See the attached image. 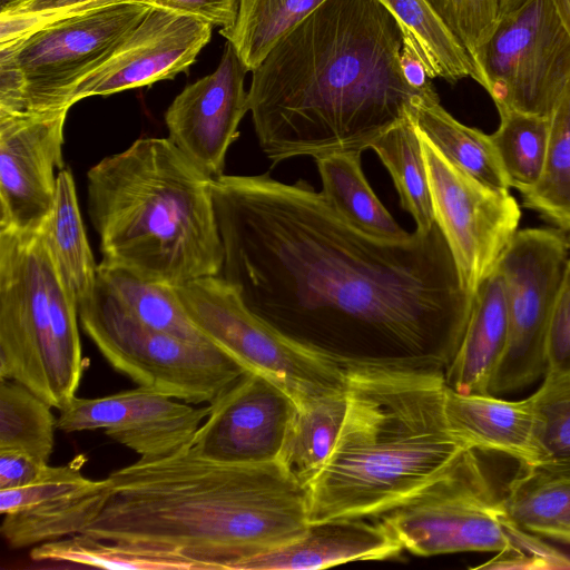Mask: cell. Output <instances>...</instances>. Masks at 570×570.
<instances>
[{
	"mask_svg": "<svg viewBox=\"0 0 570 570\" xmlns=\"http://www.w3.org/2000/svg\"><path fill=\"white\" fill-rule=\"evenodd\" d=\"M212 194L219 276L274 330L338 356L342 348L390 351L450 363L472 295L436 223L404 240L376 238L307 181L268 174H223Z\"/></svg>",
	"mask_w": 570,
	"mask_h": 570,
	"instance_id": "6da1fadb",
	"label": "cell"
},
{
	"mask_svg": "<svg viewBox=\"0 0 570 570\" xmlns=\"http://www.w3.org/2000/svg\"><path fill=\"white\" fill-rule=\"evenodd\" d=\"M404 29L380 0H325L252 71L248 105L275 165L370 149L420 92L403 77Z\"/></svg>",
	"mask_w": 570,
	"mask_h": 570,
	"instance_id": "7a4b0ae2",
	"label": "cell"
},
{
	"mask_svg": "<svg viewBox=\"0 0 570 570\" xmlns=\"http://www.w3.org/2000/svg\"><path fill=\"white\" fill-rule=\"evenodd\" d=\"M108 499L82 533L155 550L195 570H233L291 542L308 522V488L278 462L229 464L190 444L111 472Z\"/></svg>",
	"mask_w": 570,
	"mask_h": 570,
	"instance_id": "3957f363",
	"label": "cell"
},
{
	"mask_svg": "<svg viewBox=\"0 0 570 570\" xmlns=\"http://www.w3.org/2000/svg\"><path fill=\"white\" fill-rule=\"evenodd\" d=\"M440 367L414 358H347L346 413L308 487L309 523L381 517L466 450L448 425Z\"/></svg>",
	"mask_w": 570,
	"mask_h": 570,
	"instance_id": "277c9868",
	"label": "cell"
},
{
	"mask_svg": "<svg viewBox=\"0 0 570 570\" xmlns=\"http://www.w3.org/2000/svg\"><path fill=\"white\" fill-rule=\"evenodd\" d=\"M169 138H140L87 174L100 263L169 286L219 276L212 181Z\"/></svg>",
	"mask_w": 570,
	"mask_h": 570,
	"instance_id": "5b68a950",
	"label": "cell"
},
{
	"mask_svg": "<svg viewBox=\"0 0 570 570\" xmlns=\"http://www.w3.org/2000/svg\"><path fill=\"white\" fill-rule=\"evenodd\" d=\"M78 304L50 253L45 225L0 230V379L27 386L60 410L88 366Z\"/></svg>",
	"mask_w": 570,
	"mask_h": 570,
	"instance_id": "8992f818",
	"label": "cell"
},
{
	"mask_svg": "<svg viewBox=\"0 0 570 570\" xmlns=\"http://www.w3.org/2000/svg\"><path fill=\"white\" fill-rule=\"evenodd\" d=\"M381 521L403 549L421 557L492 551L504 567H570L568 558L513 521L471 449Z\"/></svg>",
	"mask_w": 570,
	"mask_h": 570,
	"instance_id": "52a82bcc",
	"label": "cell"
},
{
	"mask_svg": "<svg viewBox=\"0 0 570 570\" xmlns=\"http://www.w3.org/2000/svg\"><path fill=\"white\" fill-rule=\"evenodd\" d=\"M153 7L124 0L65 17L0 43L4 96L20 111L70 108L80 81L106 61Z\"/></svg>",
	"mask_w": 570,
	"mask_h": 570,
	"instance_id": "ba28073f",
	"label": "cell"
},
{
	"mask_svg": "<svg viewBox=\"0 0 570 570\" xmlns=\"http://www.w3.org/2000/svg\"><path fill=\"white\" fill-rule=\"evenodd\" d=\"M79 321L100 354L138 386L190 403H210L247 370L213 343L153 328L125 309L98 282L78 305Z\"/></svg>",
	"mask_w": 570,
	"mask_h": 570,
	"instance_id": "9c48e42d",
	"label": "cell"
},
{
	"mask_svg": "<svg viewBox=\"0 0 570 570\" xmlns=\"http://www.w3.org/2000/svg\"><path fill=\"white\" fill-rule=\"evenodd\" d=\"M187 315L214 345L281 386L299 406L345 389L348 357L296 342L266 324L220 276L174 287Z\"/></svg>",
	"mask_w": 570,
	"mask_h": 570,
	"instance_id": "30bf717a",
	"label": "cell"
},
{
	"mask_svg": "<svg viewBox=\"0 0 570 570\" xmlns=\"http://www.w3.org/2000/svg\"><path fill=\"white\" fill-rule=\"evenodd\" d=\"M474 62L498 111L550 118L570 83V36L552 0L501 16Z\"/></svg>",
	"mask_w": 570,
	"mask_h": 570,
	"instance_id": "8fae6325",
	"label": "cell"
},
{
	"mask_svg": "<svg viewBox=\"0 0 570 570\" xmlns=\"http://www.w3.org/2000/svg\"><path fill=\"white\" fill-rule=\"evenodd\" d=\"M569 259L566 235L551 228L518 230L502 253L508 341L490 394L522 390L546 374L549 323Z\"/></svg>",
	"mask_w": 570,
	"mask_h": 570,
	"instance_id": "7c38bea8",
	"label": "cell"
},
{
	"mask_svg": "<svg viewBox=\"0 0 570 570\" xmlns=\"http://www.w3.org/2000/svg\"><path fill=\"white\" fill-rule=\"evenodd\" d=\"M419 135L435 223L463 287L473 295L517 234L519 205L508 189L491 187L469 175Z\"/></svg>",
	"mask_w": 570,
	"mask_h": 570,
	"instance_id": "4fadbf2b",
	"label": "cell"
},
{
	"mask_svg": "<svg viewBox=\"0 0 570 570\" xmlns=\"http://www.w3.org/2000/svg\"><path fill=\"white\" fill-rule=\"evenodd\" d=\"M68 110H0V230H37L49 218Z\"/></svg>",
	"mask_w": 570,
	"mask_h": 570,
	"instance_id": "5bb4252c",
	"label": "cell"
},
{
	"mask_svg": "<svg viewBox=\"0 0 570 570\" xmlns=\"http://www.w3.org/2000/svg\"><path fill=\"white\" fill-rule=\"evenodd\" d=\"M193 441L202 458L229 464H262L279 459L296 411L277 384L245 372L210 403Z\"/></svg>",
	"mask_w": 570,
	"mask_h": 570,
	"instance_id": "9a60e30c",
	"label": "cell"
},
{
	"mask_svg": "<svg viewBox=\"0 0 570 570\" xmlns=\"http://www.w3.org/2000/svg\"><path fill=\"white\" fill-rule=\"evenodd\" d=\"M209 407L138 386L101 397L71 399L59 410L57 428L66 433L102 430L140 459L168 455L191 441Z\"/></svg>",
	"mask_w": 570,
	"mask_h": 570,
	"instance_id": "2e32d148",
	"label": "cell"
},
{
	"mask_svg": "<svg viewBox=\"0 0 570 570\" xmlns=\"http://www.w3.org/2000/svg\"><path fill=\"white\" fill-rule=\"evenodd\" d=\"M213 28L196 16L153 7L106 61L80 81L72 105L175 78L193 65Z\"/></svg>",
	"mask_w": 570,
	"mask_h": 570,
	"instance_id": "e0dca14e",
	"label": "cell"
},
{
	"mask_svg": "<svg viewBox=\"0 0 570 570\" xmlns=\"http://www.w3.org/2000/svg\"><path fill=\"white\" fill-rule=\"evenodd\" d=\"M247 71L227 41L214 72L185 87L165 114L168 138L212 178L223 175L227 150L249 111Z\"/></svg>",
	"mask_w": 570,
	"mask_h": 570,
	"instance_id": "ac0fdd59",
	"label": "cell"
},
{
	"mask_svg": "<svg viewBox=\"0 0 570 570\" xmlns=\"http://www.w3.org/2000/svg\"><path fill=\"white\" fill-rule=\"evenodd\" d=\"M83 455L49 466L37 482L0 490L1 534L13 549L82 533L100 514L109 494L107 479L83 475Z\"/></svg>",
	"mask_w": 570,
	"mask_h": 570,
	"instance_id": "d6986e66",
	"label": "cell"
},
{
	"mask_svg": "<svg viewBox=\"0 0 570 570\" xmlns=\"http://www.w3.org/2000/svg\"><path fill=\"white\" fill-rule=\"evenodd\" d=\"M402 544L382 522L341 518L309 523L303 535L236 563L233 570H313L393 559Z\"/></svg>",
	"mask_w": 570,
	"mask_h": 570,
	"instance_id": "ffe728a7",
	"label": "cell"
},
{
	"mask_svg": "<svg viewBox=\"0 0 570 570\" xmlns=\"http://www.w3.org/2000/svg\"><path fill=\"white\" fill-rule=\"evenodd\" d=\"M444 409L450 431L465 448L503 453L521 468L535 463V414L532 396L508 401L490 393H459L445 389Z\"/></svg>",
	"mask_w": 570,
	"mask_h": 570,
	"instance_id": "44dd1931",
	"label": "cell"
},
{
	"mask_svg": "<svg viewBox=\"0 0 570 570\" xmlns=\"http://www.w3.org/2000/svg\"><path fill=\"white\" fill-rule=\"evenodd\" d=\"M507 341L504 286L495 267L472 295L462 340L444 371L446 386L459 393H490Z\"/></svg>",
	"mask_w": 570,
	"mask_h": 570,
	"instance_id": "7402d4cb",
	"label": "cell"
},
{
	"mask_svg": "<svg viewBox=\"0 0 570 570\" xmlns=\"http://www.w3.org/2000/svg\"><path fill=\"white\" fill-rule=\"evenodd\" d=\"M407 112L416 129L450 161L491 187L509 190L490 135L456 120L442 107L432 85L412 99Z\"/></svg>",
	"mask_w": 570,
	"mask_h": 570,
	"instance_id": "603a6c76",
	"label": "cell"
},
{
	"mask_svg": "<svg viewBox=\"0 0 570 570\" xmlns=\"http://www.w3.org/2000/svg\"><path fill=\"white\" fill-rule=\"evenodd\" d=\"M358 151L335 153L315 159L327 204L348 224L373 237L404 240L403 229L368 185Z\"/></svg>",
	"mask_w": 570,
	"mask_h": 570,
	"instance_id": "cb8c5ba5",
	"label": "cell"
},
{
	"mask_svg": "<svg viewBox=\"0 0 570 570\" xmlns=\"http://www.w3.org/2000/svg\"><path fill=\"white\" fill-rule=\"evenodd\" d=\"M45 234L57 268L79 305L95 292L98 265L85 232L75 180L67 168L58 173L56 197Z\"/></svg>",
	"mask_w": 570,
	"mask_h": 570,
	"instance_id": "d4e9b609",
	"label": "cell"
},
{
	"mask_svg": "<svg viewBox=\"0 0 570 570\" xmlns=\"http://www.w3.org/2000/svg\"><path fill=\"white\" fill-rule=\"evenodd\" d=\"M346 402L344 389L296 406L278 462L302 485L308 488L328 459L343 425Z\"/></svg>",
	"mask_w": 570,
	"mask_h": 570,
	"instance_id": "484cf974",
	"label": "cell"
},
{
	"mask_svg": "<svg viewBox=\"0 0 570 570\" xmlns=\"http://www.w3.org/2000/svg\"><path fill=\"white\" fill-rule=\"evenodd\" d=\"M417 46L429 78L454 83L484 79L474 60L428 0H380Z\"/></svg>",
	"mask_w": 570,
	"mask_h": 570,
	"instance_id": "4316f807",
	"label": "cell"
},
{
	"mask_svg": "<svg viewBox=\"0 0 570 570\" xmlns=\"http://www.w3.org/2000/svg\"><path fill=\"white\" fill-rule=\"evenodd\" d=\"M390 173L400 204L415 222L416 230L429 232L435 224L429 178L419 131L407 115L371 145Z\"/></svg>",
	"mask_w": 570,
	"mask_h": 570,
	"instance_id": "83f0119b",
	"label": "cell"
},
{
	"mask_svg": "<svg viewBox=\"0 0 570 570\" xmlns=\"http://www.w3.org/2000/svg\"><path fill=\"white\" fill-rule=\"evenodd\" d=\"M97 279L141 323L187 341L210 343L187 315L174 286L104 263L98 265Z\"/></svg>",
	"mask_w": 570,
	"mask_h": 570,
	"instance_id": "f1b7e54d",
	"label": "cell"
},
{
	"mask_svg": "<svg viewBox=\"0 0 570 570\" xmlns=\"http://www.w3.org/2000/svg\"><path fill=\"white\" fill-rule=\"evenodd\" d=\"M325 0H239L233 26L219 33L253 71L276 43Z\"/></svg>",
	"mask_w": 570,
	"mask_h": 570,
	"instance_id": "f546056e",
	"label": "cell"
},
{
	"mask_svg": "<svg viewBox=\"0 0 570 570\" xmlns=\"http://www.w3.org/2000/svg\"><path fill=\"white\" fill-rule=\"evenodd\" d=\"M521 471L503 497L511 518L529 533L570 544V478Z\"/></svg>",
	"mask_w": 570,
	"mask_h": 570,
	"instance_id": "4dcf8cb0",
	"label": "cell"
},
{
	"mask_svg": "<svg viewBox=\"0 0 570 570\" xmlns=\"http://www.w3.org/2000/svg\"><path fill=\"white\" fill-rule=\"evenodd\" d=\"M531 396L535 463L525 469L570 478V371H547L543 383Z\"/></svg>",
	"mask_w": 570,
	"mask_h": 570,
	"instance_id": "1f68e13d",
	"label": "cell"
},
{
	"mask_svg": "<svg viewBox=\"0 0 570 570\" xmlns=\"http://www.w3.org/2000/svg\"><path fill=\"white\" fill-rule=\"evenodd\" d=\"M35 561L81 564L114 570H195L184 560L155 550L105 541L79 533L32 547Z\"/></svg>",
	"mask_w": 570,
	"mask_h": 570,
	"instance_id": "d6a6232c",
	"label": "cell"
},
{
	"mask_svg": "<svg viewBox=\"0 0 570 570\" xmlns=\"http://www.w3.org/2000/svg\"><path fill=\"white\" fill-rule=\"evenodd\" d=\"M498 112L500 125L490 138L510 187L523 194L534 187L542 175L550 118L514 110Z\"/></svg>",
	"mask_w": 570,
	"mask_h": 570,
	"instance_id": "836d02e7",
	"label": "cell"
},
{
	"mask_svg": "<svg viewBox=\"0 0 570 570\" xmlns=\"http://www.w3.org/2000/svg\"><path fill=\"white\" fill-rule=\"evenodd\" d=\"M51 405L23 384L0 379V450H17L48 462L57 419Z\"/></svg>",
	"mask_w": 570,
	"mask_h": 570,
	"instance_id": "e575fe53",
	"label": "cell"
},
{
	"mask_svg": "<svg viewBox=\"0 0 570 570\" xmlns=\"http://www.w3.org/2000/svg\"><path fill=\"white\" fill-rule=\"evenodd\" d=\"M522 195L524 206L570 232V83L550 117L542 175L537 185Z\"/></svg>",
	"mask_w": 570,
	"mask_h": 570,
	"instance_id": "d590c367",
	"label": "cell"
},
{
	"mask_svg": "<svg viewBox=\"0 0 570 570\" xmlns=\"http://www.w3.org/2000/svg\"><path fill=\"white\" fill-rule=\"evenodd\" d=\"M119 1L124 0H20L0 10V43L28 36L65 17Z\"/></svg>",
	"mask_w": 570,
	"mask_h": 570,
	"instance_id": "8d00e7d4",
	"label": "cell"
},
{
	"mask_svg": "<svg viewBox=\"0 0 570 570\" xmlns=\"http://www.w3.org/2000/svg\"><path fill=\"white\" fill-rule=\"evenodd\" d=\"M472 59L491 37L500 0H428Z\"/></svg>",
	"mask_w": 570,
	"mask_h": 570,
	"instance_id": "74e56055",
	"label": "cell"
},
{
	"mask_svg": "<svg viewBox=\"0 0 570 570\" xmlns=\"http://www.w3.org/2000/svg\"><path fill=\"white\" fill-rule=\"evenodd\" d=\"M547 371H570V259L549 323Z\"/></svg>",
	"mask_w": 570,
	"mask_h": 570,
	"instance_id": "f35d334b",
	"label": "cell"
},
{
	"mask_svg": "<svg viewBox=\"0 0 570 570\" xmlns=\"http://www.w3.org/2000/svg\"><path fill=\"white\" fill-rule=\"evenodd\" d=\"M210 22L214 27L228 28L235 22L239 0H138Z\"/></svg>",
	"mask_w": 570,
	"mask_h": 570,
	"instance_id": "ab89813d",
	"label": "cell"
},
{
	"mask_svg": "<svg viewBox=\"0 0 570 570\" xmlns=\"http://www.w3.org/2000/svg\"><path fill=\"white\" fill-rule=\"evenodd\" d=\"M40 461L17 450H0V490L30 485L40 480L49 469Z\"/></svg>",
	"mask_w": 570,
	"mask_h": 570,
	"instance_id": "60d3db41",
	"label": "cell"
},
{
	"mask_svg": "<svg viewBox=\"0 0 570 570\" xmlns=\"http://www.w3.org/2000/svg\"><path fill=\"white\" fill-rule=\"evenodd\" d=\"M400 66L406 82L417 91L432 85L420 50L412 37L404 30L403 46L400 53Z\"/></svg>",
	"mask_w": 570,
	"mask_h": 570,
	"instance_id": "b9f144b4",
	"label": "cell"
},
{
	"mask_svg": "<svg viewBox=\"0 0 570 570\" xmlns=\"http://www.w3.org/2000/svg\"><path fill=\"white\" fill-rule=\"evenodd\" d=\"M556 10L570 36V0H552Z\"/></svg>",
	"mask_w": 570,
	"mask_h": 570,
	"instance_id": "7bdbcfd3",
	"label": "cell"
},
{
	"mask_svg": "<svg viewBox=\"0 0 570 570\" xmlns=\"http://www.w3.org/2000/svg\"><path fill=\"white\" fill-rule=\"evenodd\" d=\"M525 1L527 0H500V14H499V18L501 16H504V14L515 10L517 8H519Z\"/></svg>",
	"mask_w": 570,
	"mask_h": 570,
	"instance_id": "ee69618b",
	"label": "cell"
},
{
	"mask_svg": "<svg viewBox=\"0 0 570 570\" xmlns=\"http://www.w3.org/2000/svg\"><path fill=\"white\" fill-rule=\"evenodd\" d=\"M18 1H20V0H0V10H3L7 7H9Z\"/></svg>",
	"mask_w": 570,
	"mask_h": 570,
	"instance_id": "f6af8a7d",
	"label": "cell"
},
{
	"mask_svg": "<svg viewBox=\"0 0 570 570\" xmlns=\"http://www.w3.org/2000/svg\"><path fill=\"white\" fill-rule=\"evenodd\" d=\"M566 238H567V244H568V247L570 249V233L568 235H566Z\"/></svg>",
	"mask_w": 570,
	"mask_h": 570,
	"instance_id": "bcb514c9",
	"label": "cell"
}]
</instances>
